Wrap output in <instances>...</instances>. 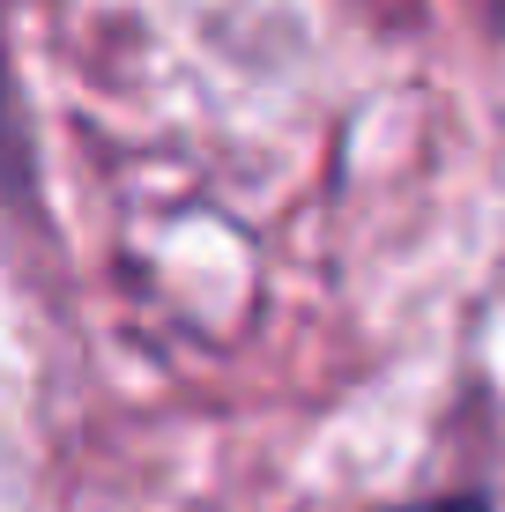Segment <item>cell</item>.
I'll return each instance as SVG.
<instances>
[{
  "label": "cell",
  "mask_w": 505,
  "mask_h": 512,
  "mask_svg": "<svg viewBox=\"0 0 505 512\" xmlns=\"http://www.w3.org/2000/svg\"><path fill=\"white\" fill-rule=\"evenodd\" d=\"M0 149H8V67H0Z\"/></svg>",
  "instance_id": "obj_1"
},
{
  "label": "cell",
  "mask_w": 505,
  "mask_h": 512,
  "mask_svg": "<svg viewBox=\"0 0 505 512\" xmlns=\"http://www.w3.org/2000/svg\"><path fill=\"white\" fill-rule=\"evenodd\" d=\"M402 512H483V505H402Z\"/></svg>",
  "instance_id": "obj_2"
}]
</instances>
